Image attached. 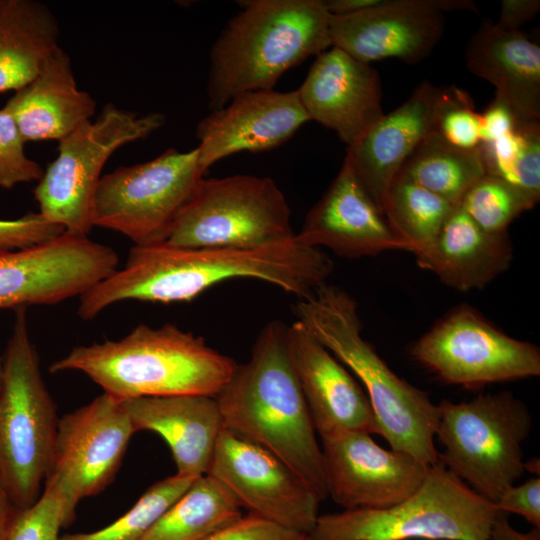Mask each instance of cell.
Instances as JSON below:
<instances>
[{"label":"cell","mask_w":540,"mask_h":540,"mask_svg":"<svg viewBox=\"0 0 540 540\" xmlns=\"http://www.w3.org/2000/svg\"><path fill=\"white\" fill-rule=\"evenodd\" d=\"M333 268L327 254L299 243L295 236L254 249L133 246L122 269L79 297L78 315L90 320L128 300L189 302L210 287L237 278L265 281L298 299L325 283Z\"/></svg>","instance_id":"1"},{"label":"cell","mask_w":540,"mask_h":540,"mask_svg":"<svg viewBox=\"0 0 540 540\" xmlns=\"http://www.w3.org/2000/svg\"><path fill=\"white\" fill-rule=\"evenodd\" d=\"M225 429L270 451L319 496L328 497L322 449L293 369L287 325L259 332L249 360L237 364L215 396Z\"/></svg>","instance_id":"2"},{"label":"cell","mask_w":540,"mask_h":540,"mask_svg":"<svg viewBox=\"0 0 540 540\" xmlns=\"http://www.w3.org/2000/svg\"><path fill=\"white\" fill-rule=\"evenodd\" d=\"M237 363L174 324L137 325L119 340L74 347L50 373L79 371L119 401L144 396L215 397Z\"/></svg>","instance_id":"3"},{"label":"cell","mask_w":540,"mask_h":540,"mask_svg":"<svg viewBox=\"0 0 540 540\" xmlns=\"http://www.w3.org/2000/svg\"><path fill=\"white\" fill-rule=\"evenodd\" d=\"M293 311L304 327L362 383L379 435L391 449L427 466L439 462L435 447L438 408L427 393L399 377L363 338L355 300L326 282L298 298Z\"/></svg>","instance_id":"4"},{"label":"cell","mask_w":540,"mask_h":540,"mask_svg":"<svg viewBox=\"0 0 540 540\" xmlns=\"http://www.w3.org/2000/svg\"><path fill=\"white\" fill-rule=\"evenodd\" d=\"M210 51L211 110L235 95L271 90L290 68L332 46L323 0H247Z\"/></svg>","instance_id":"5"},{"label":"cell","mask_w":540,"mask_h":540,"mask_svg":"<svg viewBox=\"0 0 540 540\" xmlns=\"http://www.w3.org/2000/svg\"><path fill=\"white\" fill-rule=\"evenodd\" d=\"M56 404L41 375L26 308L15 321L3 358L0 390V481L17 509L40 496L58 426Z\"/></svg>","instance_id":"6"},{"label":"cell","mask_w":540,"mask_h":540,"mask_svg":"<svg viewBox=\"0 0 540 540\" xmlns=\"http://www.w3.org/2000/svg\"><path fill=\"white\" fill-rule=\"evenodd\" d=\"M498 513L442 462L430 466L417 490L383 509L319 515L310 540H488Z\"/></svg>","instance_id":"7"},{"label":"cell","mask_w":540,"mask_h":540,"mask_svg":"<svg viewBox=\"0 0 540 540\" xmlns=\"http://www.w3.org/2000/svg\"><path fill=\"white\" fill-rule=\"evenodd\" d=\"M437 408L440 462L494 503L525 472L522 445L532 427L528 408L508 391L458 403L443 400Z\"/></svg>","instance_id":"8"},{"label":"cell","mask_w":540,"mask_h":540,"mask_svg":"<svg viewBox=\"0 0 540 540\" xmlns=\"http://www.w3.org/2000/svg\"><path fill=\"white\" fill-rule=\"evenodd\" d=\"M291 210L269 177L202 178L163 243L184 248L254 249L295 236Z\"/></svg>","instance_id":"9"},{"label":"cell","mask_w":540,"mask_h":540,"mask_svg":"<svg viewBox=\"0 0 540 540\" xmlns=\"http://www.w3.org/2000/svg\"><path fill=\"white\" fill-rule=\"evenodd\" d=\"M165 115H137L107 104L100 115L61 139L57 157L34 189L39 213L66 233L87 236L102 169L123 145L144 139L161 128Z\"/></svg>","instance_id":"10"},{"label":"cell","mask_w":540,"mask_h":540,"mask_svg":"<svg viewBox=\"0 0 540 540\" xmlns=\"http://www.w3.org/2000/svg\"><path fill=\"white\" fill-rule=\"evenodd\" d=\"M203 175L197 148H170L147 162L119 167L99 180L93 227L119 232L134 246L163 243Z\"/></svg>","instance_id":"11"},{"label":"cell","mask_w":540,"mask_h":540,"mask_svg":"<svg viewBox=\"0 0 540 540\" xmlns=\"http://www.w3.org/2000/svg\"><path fill=\"white\" fill-rule=\"evenodd\" d=\"M135 432L120 401L106 393L59 418L44 488L58 497L64 527L83 498L114 480Z\"/></svg>","instance_id":"12"},{"label":"cell","mask_w":540,"mask_h":540,"mask_svg":"<svg viewBox=\"0 0 540 540\" xmlns=\"http://www.w3.org/2000/svg\"><path fill=\"white\" fill-rule=\"evenodd\" d=\"M411 354L445 383L468 388L540 374L536 345L507 335L468 305L434 325Z\"/></svg>","instance_id":"13"},{"label":"cell","mask_w":540,"mask_h":540,"mask_svg":"<svg viewBox=\"0 0 540 540\" xmlns=\"http://www.w3.org/2000/svg\"><path fill=\"white\" fill-rule=\"evenodd\" d=\"M117 252L64 232L24 249L0 253V309L52 305L87 292L118 269Z\"/></svg>","instance_id":"14"},{"label":"cell","mask_w":540,"mask_h":540,"mask_svg":"<svg viewBox=\"0 0 540 540\" xmlns=\"http://www.w3.org/2000/svg\"><path fill=\"white\" fill-rule=\"evenodd\" d=\"M206 475L249 513L306 535L315 526L321 502L316 492L273 453L227 429Z\"/></svg>","instance_id":"15"},{"label":"cell","mask_w":540,"mask_h":540,"mask_svg":"<svg viewBox=\"0 0 540 540\" xmlns=\"http://www.w3.org/2000/svg\"><path fill=\"white\" fill-rule=\"evenodd\" d=\"M455 10L477 8L471 0H383L353 14H330L332 46L364 63L387 58L417 63L441 39L444 12Z\"/></svg>","instance_id":"16"},{"label":"cell","mask_w":540,"mask_h":540,"mask_svg":"<svg viewBox=\"0 0 540 540\" xmlns=\"http://www.w3.org/2000/svg\"><path fill=\"white\" fill-rule=\"evenodd\" d=\"M321 442L328 496L344 510L393 506L417 490L430 467L382 448L367 433L348 432Z\"/></svg>","instance_id":"17"},{"label":"cell","mask_w":540,"mask_h":540,"mask_svg":"<svg viewBox=\"0 0 540 540\" xmlns=\"http://www.w3.org/2000/svg\"><path fill=\"white\" fill-rule=\"evenodd\" d=\"M461 93L455 86L440 88L424 81L399 107L384 114L347 147L346 157L382 213L388 190L402 166Z\"/></svg>","instance_id":"18"},{"label":"cell","mask_w":540,"mask_h":540,"mask_svg":"<svg viewBox=\"0 0 540 540\" xmlns=\"http://www.w3.org/2000/svg\"><path fill=\"white\" fill-rule=\"evenodd\" d=\"M310 121L297 90L248 91L211 110L196 128L198 159L205 173L214 163L242 151L262 152L289 140Z\"/></svg>","instance_id":"19"},{"label":"cell","mask_w":540,"mask_h":540,"mask_svg":"<svg viewBox=\"0 0 540 540\" xmlns=\"http://www.w3.org/2000/svg\"><path fill=\"white\" fill-rule=\"evenodd\" d=\"M287 346L312 424L321 440L348 432L379 434L363 387L298 320L287 325Z\"/></svg>","instance_id":"20"},{"label":"cell","mask_w":540,"mask_h":540,"mask_svg":"<svg viewBox=\"0 0 540 540\" xmlns=\"http://www.w3.org/2000/svg\"><path fill=\"white\" fill-rule=\"evenodd\" d=\"M295 238L303 245L327 247L348 258L392 250L411 253L409 246L393 232L346 156Z\"/></svg>","instance_id":"21"},{"label":"cell","mask_w":540,"mask_h":540,"mask_svg":"<svg viewBox=\"0 0 540 540\" xmlns=\"http://www.w3.org/2000/svg\"><path fill=\"white\" fill-rule=\"evenodd\" d=\"M297 92L310 120L336 132L347 147L384 116L378 71L336 47L317 56Z\"/></svg>","instance_id":"22"},{"label":"cell","mask_w":540,"mask_h":540,"mask_svg":"<svg viewBox=\"0 0 540 540\" xmlns=\"http://www.w3.org/2000/svg\"><path fill=\"white\" fill-rule=\"evenodd\" d=\"M136 432L152 431L169 446L176 475L198 479L207 474L225 429L215 397L144 396L120 401Z\"/></svg>","instance_id":"23"},{"label":"cell","mask_w":540,"mask_h":540,"mask_svg":"<svg viewBox=\"0 0 540 540\" xmlns=\"http://www.w3.org/2000/svg\"><path fill=\"white\" fill-rule=\"evenodd\" d=\"M4 107L25 142L60 141L91 120L96 103L78 89L68 54L58 46L27 85L14 91Z\"/></svg>","instance_id":"24"},{"label":"cell","mask_w":540,"mask_h":540,"mask_svg":"<svg viewBox=\"0 0 540 540\" xmlns=\"http://www.w3.org/2000/svg\"><path fill=\"white\" fill-rule=\"evenodd\" d=\"M465 60L470 72L495 86V97L518 120H540V47L535 42L485 19L466 47Z\"/></svg>","instance_id":"25"},{"label":"cell","mask_w":540,"mask_h":540,"mask_svg":"<svg viewBox=\"0 0 540 540\" xmlns=\"http://www.w3.org/2000/svg\"><path fill=\"white\" fill-rule=\"evenodd\" d=\"M417 264L462 292L481 289L510 265L513 248L507 233L483 230L458 205L434 242L415 255Z\"/></svg>","instance_id":"26"},{"label":"cell","mask_w":540,"mask_h":540,"mask_svg":"<svg viewBox=\"0 0 540 540\" xmlns=\"http://www.w3.org/2000/svg\"><path fill=\"white\" fill-rule=\"evenodd\" d=\"M54 14L34 0H4L0 6V93L16 91L37 75L59 46Z\"/></svg>","instance_id":"27"},{"label":"cell","mask_w":540,"mask_h":540,"mask_svg":"<svg viewBox=\"0 0 540 540\" xmlns=\"http://www.w3.org/2000/svg\"><path fill=\"white\" fill-rule=\"evenodd\" d=\"M485 174L479 147L453 146L435 129L408 157L398 176L457 206Z\"/></svg>","instance_id":"28"},{"label":"cell","mask_w":540,"mask_h":540,"mask_svg":"<svg viewBox=\"0 0 540 540\" xmlns=\"http://www.w3.org/2000/svg\"><path fill=\"white\" fill-rule=\"evenodd\" d=\"M242 516L229 491L208 475L190 488L140 540H203Z\"/></svg>","instance_id":"29"},{"label":"cell","mask_w":540,"mask_h":540,"mask_svg":"<svg viewBox=\"0 0 540 540\" xmlns=\"http://www.w3.org/2000/svg\"><path fill=\"white\" fill-rule=\"evenodd\" d=\"M458 206V205H457ZM456 205L400 176L390 186L383 214L411 253L419 254L438 236Z\"/></svg>","instance_id":"30"},{"label":"cell","mask_w":540,"mask_h":540,"mask_svg":"<svg viewBox=\"0 0 540 540\" xmlns=\"http://www.w3.org/2000/svg\"><path fill=\"white\" fill-rule=\"evenodd\" d=\"M196 479L169 476L151 485L123 516L90 533L60 536L59 540H140Z\"/></svg>","instance_id":"31"},{"label":"cell","mask_w":540,"mask_h":540,"mask_svg":"<svg viewBox=\"0 0 540 540\" xmlns=\"http://www.w3.org/2000/svg\"><path fill=\"white\" fill-rule=\"evenodd\" d=\"M535 205L518 187L488 174L471 186L459 204L477 225L492 234L507 233L513 220Z\"/></svg>","instance_id":"32"},{"label":"cell","mask_w":540,"mask_h":540,"mask_svg":"<svg viewBox=\"0 0 540 540\" xmlns=\"http://www.w3.org/2000/svg\"><path fill=\"white\" fill-rule=\"evenodd\" d=\"M25 143L13 117L3 106L0 109V187L12 189L18 184L41 179L44 171L27 157Z\"/></svg>","instance_id":"33"},{"label":"cell","mask_w":540,"mask_h":540,"mask_svg":"<svg viewBox=\"0 0 540 540\" xmlns=\"http://www.w3.org/2000/svg\"><path fill=\"white\" fill-rule=\"evenodd\" d=\"M63 512L56 494L44 488L30 506L17 511L9 540H59Z\"/></svg>","instance_id":"34"},{"label":"cell","mask_w":540,"mask_h":540,"mask_svg":"<svg viewBox=\"0 0 540 540\" xmlns=\"http://www.w3.org/2000/svg\"><path fill=\"white\" fill-rule=\"evenodd\" d=\"M436 130L450 144L461 149H476L481 144V114L465 91L441 113Z\"/></svg>","instance_id":"35"},{"label":"cell","mask_w":540,"mask_h":540,"mask_svg":"<svg viewBox=\"0 0 540 540\" xmlns=\"http://www.w3.org/2000/svg\"><path fill=\"white\" fill-rule=\"evenodd\" d=\"M63 227L30 212L12 220L0 219V253L28 248L63 234Z\"/></svg>","instance_id":"36"},{"label":"cell","mask_w":540,"mask_h":540,"mask_svg":"<svg viewBox=\"0 0 540 540\" xmlns=\"http://www.w3.org/2000/svg\"><path fill=\"white\" fill-rule=\"evenodd\" d=\"M521 147L512 184L536 203L540 198V122L520 121Z\"/></svg>","instance_id":"37"},{"label":"cell","mask_w":540,"mask_h":540,"mask_svg":"<svg viewBox=\"0 0 540 540\" xmlns=\"http://www.w3.org/2000/svg\"><path fill=\"white\" fill-rule=\"evenodd\" d=\"M302 535L264 517L248 513L203 540H298Z\"/></svg>","instance_id":"38"},{"label":"cell","mask_w":540,"mask_h":540,"mask_svg":"<svg viewBox=\"0 0 540 540\" xmlns=\"http://www.w3.org/2000/svg\"><path fill=\"white\" fill-rule=\"evenodd\" d=\"M494 505L498 511L524 517L534 527L540 528V478L526 480L520 485L505 489Z\"/></svg>","instance_id":"39"},{"label":"cell","mask_w":540,"mask_h":540,"mask_svg":"<svg viewBox=\"0 0 540 540\" xmlns=\"http://www.w3.org/2000/svg\"><path fill=\"white\" fill-rule=\"evenodd\" d=\"M518 120L512 110L500 99L494 98L481 114V143L490 142L511 133Z\"/></svg>","instance_id":"40"},{"label":"cell","mask_w":540,"mask_h":540,"mask_svg":"<svg viewBox=\"0 0 540 540\" xmlns=\"http://www.w3.org/2000/svg\"><path fill=\"white\" fill-rule=\"evenodd\" d=\"M539 10V0H502L500 16L495 25L504 30H519V27L531 21Z\"/></svg>","instance_id":"41"},{"label":"cell","mask_w":540,"mask_h":540,"mask_svg":"<svg viewBox=\"0 0 540 540\" xmlns=\"http://www.w3.org/2000/svg\"><path fill=\"white\" fill-rule=\"evenodd\" d=\"M488 540H540V528L534 527L529 532H519L510 525L507 514L498 511L492 522Z\"/></svg>","instance_id":"42"},{"label":"cell","mask_w":540,"mask_h":540,"mask_svg":"<svg viewBox=\"0 0 540 540\" xmlns=\"http://www.w3.org/2000/svg\"><path fill=\"white\" fill-rule=\"evenodd\" d=\"M382 2L383 0H326L324 4L331 15L343 16L376 7Z\"/></svg>","instance_id":"43"},{"label":"cell","mask_w":540,"mask_h":540,"mask_svg":"<svg viewBox=\"0 0 540 540\" xmlns=\"http://www.w3.org/2000/svg\"><path fill=\"white\" fill-rule=\"evenodd\" d=\"M17 509L0 481V540H9Z\"/></svg>","instance_id":"44"},{"label":"cell","mask_w":540,"mask_h":540,"mask_svg":"<svg viewBox=\"0 0 540 540\" xmlns=\"http://www.w3.org/2000/svg\"><path fill=\"white\" fill-rule=\"evenodd\" d=\"M539 467H540L539 460L536 458H533L524 463L525 470H528L529 472H532V473H537L538 476H539Z\"/></svg>","instance_id":"45"},{"label":"cell","mask_w":540,"mask_h":540,"mask_svg":"<svg viewBox=\"0 0 540 540\" xmlns=\"http://www.w3.org/2000/svg\"><path fill=\"white\" fill-rule=\"evenodd\" d=\"M2 379H3V359L0 358V390L2 386Z\"/></svg>","instance_id":"46"},{"label":"cell","mask_w":540,"mask_h":540,"mask_svg":"<svg viewBox=\"0 0 540 540\" xmlns=\"http://www.w3.org/2000/svg\"><path fill=\"white\" fill-rule=\"evenodd\" d=\"M298 540H310V539L308 535L303 534Z\"/></svg>","instance_id":"47"},{"label":"cell","mask_w":540,"mask_h":540,"mask_svg":"<svg viewBox=\"0 0 540 540\" xmlns=\"http://www.w3.org/2000/svg\"><path fill=\"white\" fill-rule=\"evenodd\" d=\"M3 1H4V0H0V6H1V4L3 3Z\"/></svg>","instance_id":"48"}]
</instances>
